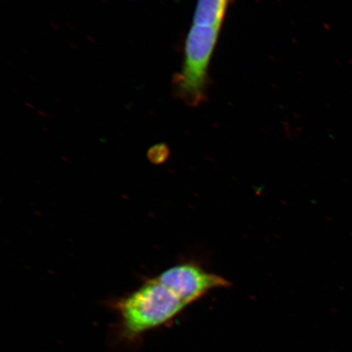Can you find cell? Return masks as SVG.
I'll use <instances>...</instances> for the list:
<instances>
[{
    "mask_svg": "<svg viewBox=\"0 0 352 352\" xmlns=\"http://www.w3.org/2000/svg\"><path fill=\"white\" fill-rule=\"evenodd\" d=\"M157 280L186 305L197 300L214 289L228 287L223 277L209 274L192 264H180L164 271Z\"/></svg>",
    "mask_w": 352,
    "mask_h": 352,
    "instance_id": "cell-3",
    "label": "cell"
},
{
    "mask_svg": "<svg viewBox=\"0 0 352 352\" xmlns=\"http://www.w3.org/2000/svg\"><path fill=\"white\" fill-rule=\"evenodd\" d=\"M230 1V0H198L193 23L221 28Z\"/></svg>",
    "mask_w": 352,
    "mask_h": 352,
    "instance_id": "cell-4",
    "label": "cell"
},
{
    "mask_svg": "<svg viewBox=\"0 0 352 352\" xmlns=\"http://www.w3.org/2000/svg\"><path fill=\"white\" fill-rule=\"evenodd\" d=\"M220 28L193 25L188 34L182 72L175 79L177 91L189 104L204 98L210 60L218 41Z\"/></svg>",
    "mask_w": 352,
    "mask_h": 352,
    "instance_id": "cell-2",
    "label": "cell"
},
{
    "mask_svg": "<svg viewBox=\"0 0 352 352\" xmlns=\"http://www.w3.org/2000/svg\"><path fill=\"white\" fill-rule=\"evenodd\" d=\"M187 305L157 278L118 303L122 327L129 336L161 327L177 316Z\"/></svg>",
    "mask_w": 352,
    "mask_h": 352,
    "instance_id": "cell-1",
    "label": "cell"
}]
</instances>
